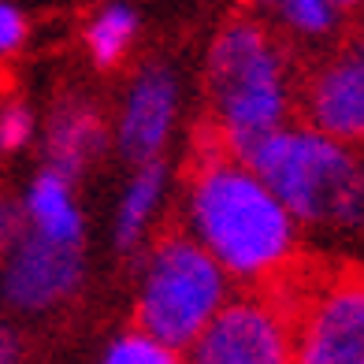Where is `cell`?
Segmentation results:
<instances>
[{
  "label": "cell",
  "instance_id": "6da1fadb",
  "mask_svg": "<svg viewBox=\"0 0 364 364\" xmlns=\"http://www.w3.org/2000/svg\"><path fill=\"white\" fill-rule=\"evenodd\" d=\"M182 230L205 245L242 290L297 283L305 227L250 160L205 134L182 178Z\"/></svg>",
  "mask_w": 364,
  "mask_h": 364
},
{
  "label": "cell",
  "instance_id": "7a4b0ae2",
  "mask_svg": "<svg viewBox=\"0 0 364 364\" xmlns=\"http://www.w3.org/2000/svg\"><path fill=\"white\" fill-rule=\"evenodd\" d=\"M205 138L250 160L294 123L301 82L279 30L250 11H235L212 30L201 56Z\"/></svg>",
  "mask_w": 364,
  "mask_h": 364
},
{
  "label": "cell",
  "instance_id": "3957f363",
  "mask_svg": "<svg viewBox=\"0 0 364 364\" xmlns=\"http://www.w3.org/2000/svg\"><path fill=\"white\" fill-rule=\"evenodd\" d=\"M250 164L305 230L353 235L364 227V153L323 130L290 123L264 141Z\"/></svg>",
  "mask_w": 364,
  "mask_h": 364
},
{
  "label": "cell",
  "instance_id": "277c9868",
  "mask_svg": "<svg viewBox=\"0 0 364 364\" xmlns=\"http://www.w3.org/2000/svg\"><path fill=\"white\" fill-rule=\"evenodd\" d=\"M230 279L186 230H160L145 245L134 279V327L186 353L235 297Z\"/></svg>",
  "mask_w": 364,
  "mask_h": 364
},
{
  "label": "cell",
  "instance_id": "5b68a950",
  "mask_svg": "<svg viewBox=\"0 0 364 364\" xmlns=\"http://www.w3.org/2000/svg\"><path fill=\"white\" fill-rule=\"evenodd\" d=\"M294 364H364V268L297 279Z\"/></svg>",
  "mask_w": 364,
  "mask_h": 364
},
{
  "label": "cell",
  "instance_id": "8992f818",
  "mask_svg": "<svg viewBox=\"0 0 364 364\" xmlns=\"http://www.w3.org/2000/svg\"><path fill=\"white\" fill-rule=\"evenodd\" d=\"M186 364H294V290H238Z\"/></svg>",
  "mask_w": 364,
  "mask_h": 364
},
{
  "label": "cell",
  "instance_id": "52a82bcc",
  "mask_svg": "<svg viewBox=\"0 0 364 364\" xmlns=\"http://www.w3.org/2000/svg\"><path fill=\"white\" fill-rule=\"evenodd\" d=\"M86 253L26 230L15 205L4 208V301L19 316L53 312L82 287Z\"/></svg>",
  "mask_w": 364,
  "mask_h": 364
},
{
  "label": "cell",
  "instance_id": "ba28073f",
  "mask_svg": "<svg viewBox=\"0 0 364 364\" xmlns=\"http://www.w3.org/2000/svg\"><path fill=\"white\" fill-rule=\"evenodd\" d=\"M182 115V82L178 71L164 60H149L130 75L112 115V145L123 160L153 164L164 160Z\"/></svg>",
  "mask_w": 364,
  "mask_h": 364
},
{
  "label": "cell",
  "instance_id": "9c48e42d",
  "mask_svg": "<svg viewBox=\"0 0 364 364\" xmlns=\"http://www.w3.org/2000/svg\"><path fill=\"white\" fill-rule=\"evenodd\" d=\"M301 123L364 153V38L335 45L301 78Z\"/></svg>",
  "mask_w": 364,
  "mask_h": 364
},
{
  "label": "cell",
  "instance_id": "30bf717a",
  "mask_svg": "<svg viewBox=\"0 0 364 364\" xmlns=\"http://www.w3.org/2000/svg\"><path fill=\"white\" fill-rule=\"evenodd\" d=\"M108 141H112V123L105 119V108L86 93L60 97L41 123L45 168H56L71 178L86 171L105 153Z\"/></svg>",
  "mask_w": 364,
  "mask_h": 364
},
{
  "label": "cell",
  "instance_id": "8fae6325",
  "mask_svg": "<svg viewBox=\"0 0 364 364\" xmlns=\"http://www.w3.org/2000/svg\"><path fill=\"white\" fill-rule=\"evenodd\" d=\"M15 212H19L26 230H34V235H41L48 242L82 250L86 216H82V201H78L71 175H63L56 168H38L30 175L23 197L15 201Z\"/></svg>",
  "mask_w": 364,
  "mask_h": 364
},
{
  "label": "cell",
  "instance_id": "7c38bea8",
  "mask_svg": "<svg viewBox=\"0 0 364 364\" xmlns=\"http://www.w3.org/2000/svg\"><path fill=\"white\" fill-rule=\"evenodd\" d=\"M171 193V168L168 160H153V164H138L130 168L123 178L119 197L112 208V245L115 253H134L145 242H153L156 235V220L164 216Z\"/></svg>",
  "mask_w": 364,
  "mask_h": 364
},
{
  "label": "cell",
  "instance_id": "4fadbf2b",
  "mask_svg": "<svg viewBox=\"0 0 364 364\" xmlns=\"http://www.w3.org/2000/svg\"><path fill=\"white\" fill-rule=\"evenodd\" d=\"M138 30H141V19L130 4H101L82 23V48L93 60V68L115 71L130 56Z\"/></svg>",
  "mask_w": 364,
  "mask_h": 364
},
{
  "label": "cell",
  "instance_id": "5bb4252c",
  "mask_svg": "<svg viewBox=\"0 0 364 364\" xmlns=\"http://www.w3.org/2000/svg\"><path fill=\"white\" fill-rule=\"evenodd\" d=\"M275 30L301 45H323L346 26V8L335 0H279L272 8Z\"/></svg>",
  "mask_w": 364,
  "mask_h": 364
},
{
  "label": "cell",
  "instance_id": "9a60e30c",
  "mask_svg": "<svg viewBox=\"0 0 364 364\" xmlns=\"http://www.w3.org/2000/svg\"><path fill=\"white\" fill-rule=\"evenodd\" d=\"M97 364H186V353L164 346L160 338L145 335L141 327H123L108 338Z\"/></svg>",
  "mask_w": 364,
  "mask_h": 364
},
{
  "label": "cell",
  "instance_id": "2e32d148",
  "mask_svg": "<svg viewBox=\"0 0 364 364\" xmlns=\"http://www.w3.org/2000/svg\"><path fill=\"white\" fill-rule=\"evenodd\" d=\"M38 112L30 108L26 101H4L0 108V145H4V153H23L26 145L38 141Z\"/></svg>",
  "mask_w": 364,
  "mask_h": 364
},
{
  "label": "cell",
  "instance_id": "e0dca14e",
  "mask_svg": "<svg viewBox=\"0 0 364 364\" xmlns=\"http://www.w3.org/2000/svg\"><path fill=\"white\" fill-rule=\"evenodd\" d=\"M30 38V19L23 8L15 4H0V53L4 56H15L19 48L26 45Z\"/></svg>",
  "mask_w": 364,
  "mask_h": 364
},
{
  "label": "cell",
  "instance_id": "ac0fdd59",
  "mask_svg": "<svg viewBox=\"0 0 364 364\" xmlns=\"http://www.w3.org/2000/svg\"><path fill=\"white\" fill-rule=\"evenodd\" d=\"M4 364H19V342H15L11 331L4 335Z\"/></svg>",
  "mask_w": 364,
  "mask_h": 364
}]
</instances>
